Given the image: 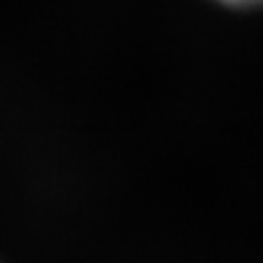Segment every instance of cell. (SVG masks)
Segmentation results:
<instances>
[{
  "mask_svg": "<svg viewBox=\"0 0 263 263\" xmlns=\"http://www.w3.org/2000/svg\"><path fill=\"white\" fill-rule=\"evenodd\" d=\"M219 3L231 7H254V5H263V0H219Z\"/></svg>",
  "mask_w": 263,
  "mask_h": 263,
  "instance_id": "obj_1",
  "label": "cell"
}]
</instances>
